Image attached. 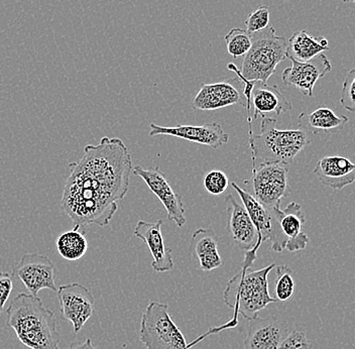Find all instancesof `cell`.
I'll use <instances>...</instances> for the list:
<instances>
[{
	"mask_svg": "<svg viewBox=\"0 0 355 349\" xmlns=\"http://www.w3.org/2000/svg\"><path fill=\"white\" fill-rule=\"evenodd\" d=\"M252 105L254 108L252 119H257L259 115L266 117L270 113H274L277 117L282 113L288 112L293 108L292 103L277 85L268 86V84L263 83L257 87L254 86Z\"/></svg>",
	"mask_w": 355,
	"mask_h": 349,
	"instance_id": "22",
	"label": "cell"
},
{
	"mask_svg": "<svg viewBox=\"0 0 355 349\" xmlns=\"http://www.w3.org/2000/svg\"><path fill=\"white\" fill-rule=\"evenodd\" d=\"M291 61L292 67L282 73V81L285 85L298 89L305 96L313 97V90L318 80L332 70L331 63L323 53L310 61Z\"/></svg>",
	"mask_w": 355,
	"mask_h": 349,
	"instance_id": "14",
	"label": "cell"
},
{
	"mask_svg": "<svg viewBox=\"0 0 355 349\" xmlns=\"http://www.w3.org/2000/svg\"><path fill=\"white\" fill-rule=\"evenodd\" d=\"M66 349H99L93 346L92 340L90 339H86L85 341H75L70 344L68 348Z\"/></svg>",
	"mask_w": 355,
	"mask_h": 349,
	"instance_id": "32",
	"label": "cell"
},
{
	"mask_svg": "<svg viewBox=\"0 0 355 349\" xmlns=\"http://www.w3.org/2000/svg\"><path fill=\"white\" fill-rule=\"evenodd\" d=\"M270 15L268 6H259V8L252 11L246 17L245 22H244L246 26V32L252 35L254 33L263 32L270 26Z\"/></svg>",
	"mask_w": 355,
	"mask_h": 349,
	"instance_id": "27",
	"label": "cell"
},
{
	"mask_svg": "<svg viewBox=\"0 0 355 349\" xmlns=\"http://www.w3.org/2000/svg\"><path fill=\"white\" fill-rule=\"evenodd\" d=\"M290 166L284 163H261L252 168V180L245 182L252 184V196L266 208L281 206L282 199L291 194Z\"/></svg>",
	"mask_w": 355,
	"mask_h": 349,
	"instance_id": "7",
	"label": "cell"
},
{
	"mask_svg": "<svg viewBox=\"0 0 355 349\" xmlns=\"http://www.w3.org/2000/svg\"><path fill=\"white\" fill-rule=\"evenodd\" d=\"M261 131L259 135L250 137L252 148V168L257 161L261 163H284L291 164L308 144L309 133L297 130H277V119L261 117Z\"/></svg>",
	"mask_w": 355,
	"mask_h": 349,
	"instance_id": "4",
	"label": "cell"
},
{
	"mask_svg": "<svg viewBox=\"0 0 355 349\" xmlns=\"http://www.w3.org/2000/svg\"><path fill=\"white\" fill-rule=\"evenodd\" d=\"M344 3H354L355 6V0H343Z\"/></svg>",
	"mask_w": 355,
	"mask_h": 349,
	"instance_id": "33",
	"label": "cell"
},
{
	"mask_svg": "<svg viewBox=\"0 0 355 349\" xmlns=\"http://www.w3.org/2000/svg\"><path fill=\"white\" fill-rule=\"evenodd\" d=\"M61 207L74 226L108 225L121 201L128 194L132 173V155L117 137H103L88 144L84 155L69 164Z\"/></svg>",
	"mask_w": 355,
	"mask_h": 349,
	"instance_id": "1",
	"label": "cell"
},
{
	"mask_svg": "<svg viewBox=\"0 0 355 349\" xmlns=\"http://www.w3.org/2000/svg\"><path fill=\"white\" fill-rule=\"evenodd\" d=\"M139 340L146 349H189L187 341L168 313V306L150 302L141 321Z\"/></svg>",
	"mask_w": 355,
	"mask_h": 349,
	"instance_id": "6",
	"label": "cell"
},
{
	"mask_svg": "<svg viewBox=\"0 0 355 349\" xmlns=\"http://www.w3.org/2000/svg\"><path fill=\"white\" fill-rule=\"evenodd\" d=\"M276 281H275V292L277 301H287L295 292V281L293 271L287 264L277 266Z\"/></svg>",
	"mask_w": 355,
	"mask_h": 349,
	"instance_id": "26",
	"label": "cell"
},
{
	"mask_svg": "<svg viewBox=\"0 0 355 349\" xmlns=\"http://www.w3.org/2000/svg\"><path fill=\"white\" fill-rule=\"evenodd\" d=\"M13 290L12 273L0 272V316Z\"/></svg>",
	"mask_w": 355,
	"mask_h": 349,
	"instance_id": "31",
	"label": "cell"
},
{
	"mask_svg": "<svg viewBox=\"0 0 355 349\" xmlns=\"http://www.w3.org/2000/svg\"><path fill=\"white\" fill-rule=\"evenodd\" d=\"M162 219L154 223L139 220L133 230V235L137 239L143 240L152 253V268L157 273L168 272L174 268L172 250L166 246L165 239L162 233Z\"/></svg>",
	"mask_w": 355,
	"mask_h": 349,
	"instance_id": "17",
	"label": "cell"
},
{
	"mask_svg": "<svg viewBox=\"0 0 355 349\" xmlns=\"http://www.w3.org/2000/svg\"><path fill=\"white\" fill-rule=\"evenodd\" d=\"M348 122L345 115H337L327 108H319L311 112H302L299 115V128L315 135H325L331 137L339 133Z\"/></svg>",
	"mask_w": 355,
	"mask_h": 349,
	"instance_id": "20",
	"label": "cell"
},
{
	"mask_svg": "<svg viewBox=\"0 0 355 349\" xmlns=\"http://www.w3.org/2000/svg\"><path fill=\"white\" fill-rule=\"evenodd\" d=\"M329 44L325 37H314L306 31H300L295 33L288 41L287 58L298 62H307L329 51Z\"/></svg>",
	"mask_w": 355,
	"mask_h": 349,
	"instance_id": "23",
	"label": "cell"
},
{
	"mask_svg": "<svg viewBox=\"0 0 355 349\" xmlns=\"http://www.w3.org/2000/svg\"><path fill=\"white\" fill-rule=\"evenodd\" d=\"M277 349H313V346L304 331L295 330L288 333Z\"/></svg>",
	"mask_w": 355,
	"mask_h": 349,
	"instance_id": "30",
	"label": "cell"
},
{
	"mask_svg": "<svg viewBox=\"0 0 355 349\" xmlns=\"http://www.w3.org/2000/svg\"><path fill=\"white\" fill-rule=\"evenodd\" d=\"M11 273L21 280L33 297H37L42 290L58 291L55 284V264L46 255H24Z\"/></svg>",
	"mask_w": 355,
	"mask_h": 349,
	"instance_id": "13",
	"label": "cell"
},
{
	"mask_svg": "<svg viewBox=\"0 0 355 349\" xmlns=\"http://www.w3.org/2000/svg\"><path fill=\"white\" fill-rule=\"evenodd\" d=\"M340 104L346 110L355 112V69L348 71L344 78Z\"/></svg>",
	"mask_w": 355,
	"mask_h": 349,
	"instance_id": "29",
	"label": "cell"
},
{
	"mask_svg": "<svg viewBox=\"0 0 355 349\" xmlns=\"http://www.w3.org/2000/svg\"><path fill=\"white\" fill-rule=\"evenodd\" d=\"M204 188L211 195H221L227 190L230 179L225 173L219 170L208 172L203 179Z\"/></svg>",
	"mask_w": 355,
	"mask_h": 349,
	"instance_id": "28",
	"label": "cell"
},
{
	"mask_svg": "<svg viewBox=\"0 0 355 349\" xmlns=\"http://www.w3.org/2000/svg\"><path fill=\"white\" fill-rule=\"evenodd\" d=\"M225 202L227 204V212L230 213L226 230L236 246L241 250L245 251L241 268L250 269L257 259V250L261 248L259 235L243 204L236 201L232 194L226 195Z\"/></svg>",
	"mask_w": 355,
	"mask_h": 349,
	"instance_id": "9",
	"label": "cell"
},
{
	"mask_svg": "<svg viewBox=\"0 0 355 349\" xmlns=\"http://www.w3.org/2000/svg\"><path fill=\"white\" fill-rule=\"evenodd\" d=\"M288 41L277 35L272 26L252 35V46L244 56L239 70L248 81L266 84L276 72L277 66L287 58Z\"/></svg>",
	"mask_w": 355,
	"mask_h": 349,
	"instance_id": "5",
	"label": "cell"
},
{
	"mask_svg": "<svg viewBox=\"0 0 355 349\" xmlns=\"http://www.w3.org/2000/svg\"><path fill=\"white\" fill-rule=\"evenodd\" d=\"M232 186L239 195L244 207L248 210V214L252 220V223L259 235V246H261V244L266 240L272 241L275 235V216L272 209L266 208L265 206L261 205L252 196V193L241 188L236 185V183H232Z\"/></svg>",
	"mask_w": 355,
	"mask_h": 349,
	"instance_id": "21",
	"label": "cell"
},
{
	"mask_svg": "<svg viewBox=\"0 0 355 349\" xmlns=\"http://www.w3.org/2000/svg\"><path fill=\"white\" fill-rule=\"evenodd\" d=\"M270 209L276 219L272 250L276 253L285 250L291 253L305 250L309 244V237L303 232L306 219L301 205L296 202H291L285 210H281L279 206Z\"/></svg>",
	"mask_w": 355,
	"mask_h": 349,
	"instance_id": "8",
	"label": "cell"
},
{
	"mask_svg": "<svg viewBox=\"0 0 355 349\" xmlns=\"http://www.w3.org/2000/svg\"><path fill=\"white\" fill-rule=\"evenodd\" d=\"M57 293L62 319L70 322L77 334L94 314V297L85 286L79 283L63 284Z\"/></svg>",
	"mask_w": 355,
	"mask_h": 349,
	"instance_id": "10",
	"label": "cell"
},
{
	"mask_svg": "<svg viewBox=\"0 0 355 349\" xmlns=\"http://www.w3.org/2000/svg\"><path fill=\"white\" fill-rule=\"evenodd\" d=\"M219 237L213 228H198L191 237L190 253L204 272H211L222 266L218 251Z\"/></svg>",
	"mask_w": 355,
	"mask_h": 349,
	"instance_id": "19",
	"label": "cell"
},
{
	"mask_svg": "<svg viewBox=\"0 0 355 349\" xmlns=\"http://www.w3.org/2000/svg\"><path fill=\"white\" fill-rule=\"evenodd\" d=\"M132 174L141 178L150 192L159 198L166 209L168 219L174 222L178 228H183L187 220L182 197L173 190L159 167L144 169L143 167L137 166L132 169Z\"/></svg>",
	"mask_w": 355,
	"mask_h": 349,
	"instance_id": "12",
	"label": "cell"
},
{
	"mask_svg": "<svg viewBox=\"0 0 355 349\" xmlns=\"http://www.w3.org/2000/svg\"><path fill=\"white\" fill-rule=\"evenodd\" d=\"M276 268L270 264L261 270L252 271L241 268L228 282L223 293L224 303L234 311L235 316L241 314L246 320L259 317V312L277 300L268 292V278Z\"/></svg>",
	"mask_w": 355,
	"mask_h": 349,
	"instance_id": "3",
	"label": "cell"
},
{
	"mask_svg": "<svg viewBox=\"0 0 355 349\" xmlns=\"http://www.w3.org/2000/svg\"><path fill=\"white\" fill-rule=\"evenodd\" d=\"M224 40L228 54L234 59L248 54L252 46V35L241 28H232L230 32L226 33Z\"/></svg>",
	"mask_w": 355,
	"mask_h": 349,
	"instance_id": "25",
	"label": "cell"
},
{
	"mask_svg": "<svg viewBox=\"0 0 355 349\" xmlns=\"http://www.w3.org/2000/svg\"><path fill=\"white\" fill-rule=\"evenodd\" d=\"M244 82L241 78H232L216 83L201 84L193 99L192 108L197 110H218L228 106H246Z\"/></svg>",
	"mask_w": 355,
	"mask_h": 349,
	"instance_id": "11",
	"label": "cell"
},
{
	"mask_svg": "<svg viewBox=\"0 0 355 349\" xmlns=\"http://www.w3.org/2000/svg\"><path fill=\"white\" fill-rule=\"evenodd\" d=\"M86 230L74 226L72 230L62 233L55 241L58 253L66 261H79L88 250Z\"/></svg>",
	"mask_w": 355,
	"mask_h": 349,
	"instance_id": "24",
	"label": "cell"
},
{
	"mask_svg": "<svg viewBox=\"0 0 355 349\" xmlns=\"http://www.w3.org/2000/svg\"><path fill=\"white\" fill-rule=\"evenodd\" d=\"M314 174L325 186L341 190L355 182V164L340 155L322 158L314 169Z\"/></svg>",
	"mask_w": 355,
	"mask_h": 349,
	"instance_id": "18",
	"label": "cell"
},
{
	"mask_svg": "<svg viewBox=\"0 0 355 349\" xmlns=\"http://www.w3.org/2000/svg\"><path fill=\"white\" fill-rule=\"evenodd\" d=\"M150 135V137L170 135V137H178L185 141L203 144L214 150L220 148L230 141V135L217 122L199 126H181V124L176 126H159L152 124Z\"/></svg>",
	"mask_w": 355,
	"mask_h": 349,
	"instance_id": "15",
	"label": "cell"
},
{
	"mask_svg": "<svg viewBox=\"0 0 355 349\" xmlns=\"http://www.w3.org/2000/svg\"><path fill=\"white\" fill-rule=\"evenodd\" d=\"M288 323L277 316L250 320L244 349H277L288 337Z\"/></svg>",
	"mask_w": 355,
	"mask_h": 349,
	"instance_id": "16",
	"label": "cell"
},
{
	"mask_svg": "<svg viewBox=\"0 0 355 349\" xmlns=\"http://www.w3.org/2000/svg\"><path fill=\"white\" fill-rule=\"evenodd\" d=\"M6 325L31 349H60L59 331L54 312L39 297L21 293L6 311Z\"/></svg>",
	"mask_w": 355,
	"mask_h": 349,
	"instance_id": "2",
	"label": "cell"
}]
</instances>
